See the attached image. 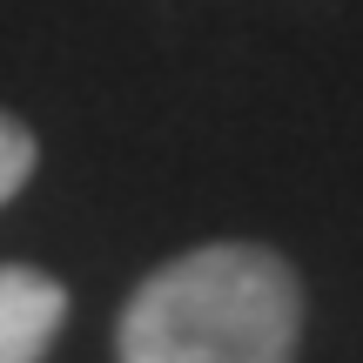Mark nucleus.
<instances>
[{"instance_id":"obj_1","label":"nucleus","mask_w":363,"mask_h":363,"mask_svg":"<svg viewBox=\"0 0 363 363\" xmlns=\"http://www.w3.org/2000/svg\"><path fill=\"white\" fill-rule=\"evenodd\" d=\"M303 283L262 242L182 249L135 283L115 363H296Z\"/></svg>"},{"instance_id":"obj_2","label":"nucleus","mask_w":363,"mask_h":363,"mask_svg":"<svg viewBox=\"0 0 363 363\" xmlns=\"http://www.w3.org/2000/svg\"><path fill=\"white\" fill-rule=\"evenodd\" d=\"M67 323V289L48 269L0 262V363H40Z\"/></svg>"},{"instance_id":"obj_3","label":"nucleus","mask_w":363,"mask_h":363,"mask_svg":"<svg viewBox=\"0 0 363 363\" xmlns=\"http://www.w3.org/2000/svg\"><path fill=\"white\" fill-rule=\"evenodd\" d=\"M34 162H40V148H34V128H27V121H13L7 108H0V202H13V195L27 189Z\"/></svg>"}]
</instances>
